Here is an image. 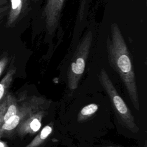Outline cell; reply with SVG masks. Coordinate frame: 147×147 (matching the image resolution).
<instances>
[{
  "label": "cell",
  "mask_w": 147,
  "mask_h": 147,
  "mask_svg": "<svg viewBox=\"0 0 147 147\" xmlns=\"http://www.w3.org/2000/svg\"><path fill=\"white\" fill-rule=\"evenodd\" d=\"M9 62V57L7 56H5L0 59V76L5 70Z\"/></svg>",
  "instance_id": "obj_14"
},
{
  "label": "cell",
  "mask_w": 147,
  "mask_h": 147,
  "mask_svg": "<svg viewBox=\"0 0 147 147\" xmlns=\"http://www.w3.org/2000/svg\"><path fill=\"white\" fill-rule=\"evenodd\" d=\"M0 147H8V146L6 142L0 140Z\"/></svg>",
  "instance_id": "obj_16"
},
{
  "label": "cell",
  "mask_w": 147,
  "mask_h": 147,
  "mask_svg": "<svg viewBox=\"0 0 147 147\" xmlns=\"http://www.w3.org/2000/svg\"><path fill=\"white\" fill-rule=\"evenodd\" d=\"M98 109V105L94 103L84 106L78 114L77 121L81 123L89 119L97 112Z\"/></svg>",
  "instance_id": "obj_11"
},
{
  "label": "cell",
  "mask_w": 147,
  "mask_h": 147,
  "mask_svg": "<svg viewBox=\"0 0 147 147\" xmlns=\"http://www.w3.org/2000/svg\"><path fill=\"white\" fill-rule=\"evenodd\" d=\"M9 5H8L7 0H0V18L2 14L5 13L9 9Z\"/></svg>",
  "instance_id": "obj_13"
},
{
  "label": "cell",
  "mask_w": 147,
  "mask_h": 147,
  "mask_svg": "<svg viewBox=\"0 0 147 147\" xmlns=\"http://www.w3.org/2000/svg\"><path fill=\"white\" fill-rule=\"evenodd\" d=\"M6 105H7V101H6V97L4 100L1 103H0V123L3 118L4 113L6 111Z\"/></svg>",
  "instance_id": "obj_15"
},
{
  "label": "cell",
  "mask_w": 147,
  "mask_h": 147,
  "mask_svg": "<svg viewBox=\"0 0 147 147\" xmlns=\"http://www.w3.org/2000/svg\"><path fill=\"white\" fill-rule=\"evenodd\" d=\"M146 1V0H145Z\"/></svg>",
  "instance_id": "obj_19"
},
{
  "label": "cell",
  "mask_w": 147,
  "mask_h": 147,
  "mask_svg": "<svg viewBox=\"0 0 147 147\" xmlns=\"http://www.w3.org/2000/svg\"><path fill=\"white\" fill-rule=\"evenodd\" d=\"M64 3L65 0H47L44 7L42 17L45 24V39H49L51 43L55 38L59 44L63 38L64 33L61 25V18Z\"/></svg>",
  "instance_id": "obj_5"
},
{
  "label": "cell",
  "mask_w": 147,
  "mask_h": 147,
  "mask_svg": "<svg viewBox=\"0 0 147 147\" xmlns=\"http://www.w3.org/2000/svg\"><path fill=\"white\" fill-rule=\"evenodd\" d=\"M48 113V110H41L31 113L18 125L16 132L20 137L34 134L41 128L42 120Z\"/></svg>",
  "instance_id": "obj_6"
},
{
  "label": "cell",
  "mask_w": 147,
  "mask_h": 147,
  "mask_svg": "<svg viewBox=\"0 0 147 147\" xmlns=\"http://www.w3.org/2000/svg\"><path fill=\"white\" fill-rule=\"evenodd\" d=\"M16 71V69L14 67H11L0 82V103L4 100L8 94V90L12 83Z\"/></svg>",
  "instance_id": "obj_10"
},
{
  "label": "cell",
  "mask_w": 147,
  "mask_h": 147,
  "mask_svg": "<svg viewBox=\"0 0 147 147\" xmlns=\"http://www.w3.org/2000/svg\"><path fill=\"white\" fill-rule=\"evenodd\" d=\"M51 102L50 99L43 96L22 95L17 113L0 126V138L11 135L21 121L31 113L41 110H48Z\"/></svg>",
  "instance_id": "obj_3"
},
{
  "label": "cell",
  "mask_w": 147,
  "mask_h": 147,
  "mask_svg": "<svg viewBox=\"0 0 147 147\" xmlns=\"http://www.w3.org/2000/svg\"><path fill=\"white\" fill-rule=\"evenodd\" d=\"M106 45L110 65L118 74L133 106L139 111L140 101L134 65L126 41L116 22L110 25V36H108Z\"/></svg>",
  "instance_id": "obj_1"
},
{
  "label": "cell",
  "mask_w": 147,
  "mask_h": 147,
  "mask_svg": "<svg viewBox=\"0 0 147 147\" xmlns=\"http://www.w3.org/2000/svg\"><path fill=\"white\" fill-rule=\"evenodd\" d=\"M53 125V122H51L45 125L32 140V141L25 147H40L45 142L48 137L52 133Z\"/></svg>",
  "instance_id": "obj_9"
},
{
  "label": "cell",
  "mask_w": 147,
  "mask_h": 147,
  "mask_svg": "<svg viewBox=\"0 0 147 147\" xmlns=\"http://www.w3.org/2000/svg\"><path fill=\"white\" fill-rule=\"evenodd\" d=\"M98 78L100 85L110 99L119 123L131 132L133 133H138L140 128L136 122L134 116L117 92L111 79L104 68L100 69Z\"/></svg>",
  "instance_id": "obj_2"
},
{
  "label": "cell",
  "mask_w": 147,
  "mask_h": 147,
  "mask_svg": "<svg viewBox=\"0 0 147 147\" xmlns=\"http://www.w3.org/2000/svg\"><path fill=\"white\" fill-rule=\"evenodd\" d=\"M92 40L93 33L89 30L86 32L76 46L67 71L68 86L71 90H75L78 87L84 71Z\"/></svg>",
  "instance_id": "obj_4"
},
{
  "label": "cell",
  "mask_w": 147,
  "mask_h": 147,
  "mask_svg": "<svg viewBox=\"0 0 147 147\" xmlns=\"http://www.w3.org/2000/svg\"><path fill=\"white\" fill-rule=\"evenodd\" d=\"M145 147H146V145H145Z\"/></svg>",
  "instance_id": "obj_18"
},
{
  "label": "cell",
  "mask_w": 147,
  "mask_h": 147,
  "mask_svg": "<svg viewBox=\"0 0 147 147\" xmlns=\"http://www.w3.org/2000/svg\"><path fill=\"white\" fill-rule=\"evenodd\" d=\"M7 105L6 111L0 123V126L7 121L10 118L16 115L20 107V100H18L12 94L8 93L6 96Z\"/></svg>",
  "instance_id": "obj_8"
},
{
  "label": "cell",
  "mask_w": 147,
  "mask_h": 147,
  "mask_svg": "<svg viewBox=\"0 0 147 147\" xmlns=\"http://www.w3.org/2000/svg\"><path fill=\"white\" fill-rule=\"evenodd\" d=\"M103 147H116V146H103Z\"/></svg>",
  "instance_id": "obj_17"
},
{
  "label": "cell",
  "mask_w": 147,
  "mask_h": 147,
  "mask_svg": "<svg viewBox=\"0 0 147 147\" xmlns=\"http://www.w3.org/2000/svg\"><path fill=\"white\" fill-rule=\"evenodd\" d=\"M30 0H10V10L6 22L8 28L13 27L29 11Z\"/></svg>",
  "instance_id": "obj_7"
},
{
  "label": "cell",
  "mask_w": 147,
  "mask_h": 147,
  "mask_svg": "<svg viewBox=\"0 0 147 147\" xmlns=\"http://www.w3.org/2000/svg\"><path fill=\"white\" fill-rule=\"evenodd\" d=\"M90 1V0H80L77 14V20L78 21H82L86 17L89 7Z\"/></svg>",
  "instance_id": "obj_12"
}]
</instances>
